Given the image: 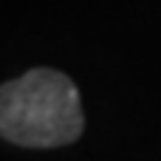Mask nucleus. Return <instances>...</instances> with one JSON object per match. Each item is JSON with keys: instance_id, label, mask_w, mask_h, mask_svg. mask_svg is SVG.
I'll return each mask as SVG.
<instances>
[{"instance_id": "f257e3e1", "label": "nucleus", "mask_w": 161, "mask_h": 161, "mask_svg": "<svg viewBox=\"0 0 161 161\" xmlns=\"http://www.w3.org/2000/svg\"><path fill=\"white\" fill-rule=\"evenodd\" d=\"M85 130L79 88L54 68H34L0 91V133L17 147H65Z\"/></svg>"}]
</instances>
